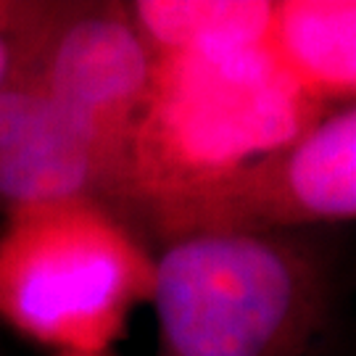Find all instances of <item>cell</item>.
I'll list each match as a JSON object with an SVG mask.
<instances>
[{
    "label": "cell",
    "mask_w": 356,
    "mask_h": 356,
    "mask_svg": "<svg viewBox=\"0 0 356 356\" xmlns=\"http://www.w3.org/2000/svg\"><path fill=\"white\" fill-rule=\"evenodd\" d=\"M327 111L269 42L156 58L127 145L124 216L151 227L288 148Z\"/></svg>",
    "instance_id": "6da1fadb"
},
{
    "label": "cell",
    "mask_w": 356,
    "mask_h": 356,
    "mask_svg": "<svg viewBox=\"0 0 356 356\" xmlns=\"http://www.w3.org/2000/svg\"><path fill=\"white\" fill-rule=\"evenodd\" d=\"M124 153L101 138L35 74L0 90V206L11 214L90 201L124 219Z\"/></svg>",
    "instance_id": "5b68a950"
},
{
    "label": "cell",
    "mask_w": 356,
    "mask_h": 356,
    "mask_svg": "<svg viewBox=\"0 0 356 356\" xmlns=\"http://www.w3.org/2000/svg\"><path fill=\"white\" fill-rule=\"evenodd\" d=\"M53 13L40 8L0 6V90L29 72Z\"/></svg>",
    "instance_id": "9c48e42d"
},
{
    "label": "cell",
    "mask_w": 356,
    "mask_h": 356,
    "mask_svg": "<svg viewBox=\"0 0 356 356\" xmlns=\"http://www.w3.org/2000/svg\"><path fill=\"white\" fill-rule=\"evenodd\" d=\"M127 11L153 56L166 58L267 42L275 0H135Z\"/></svg>",
    "instance_id": "ba28073f"
},
{
    "label": "cell",
    "mask_w": 356,
    "mask_h": 356,
    "mask_svg": "<svg viewBox=\"0 0 356 356\" xmlns=\"http://www.w3.org/2000/svg\"><path fill=\"white\" fill-rule=\"evenodd\" d=\"M156 356H309L330 269L298 229H198L153 256Z\"/></svg>",
    "instance_id": "7a4b0ae2"
},
{
    "label": "cell",
    "mask_w": 356,
    "mask_h": 356,
    "mask_svg": "<svg viewBox=\"0 0 356 356\" xmlns=\"http://www.w3.org/2000/svg\"><path fill=\"white\" fill-rule=\"evenodd\" d=\"M356 222V101L296 143L151 225L161 241L198 229H301Z\"/></svg>",
    "instance_id": "277c9868"
},
{
    "label": "cell",
    "mask_w": 356,
    "mask_h": 356,
    "mask_svg": "<svg viewBox=\"0 0 356 356\" xmlns=\"http://www.w3.org/2000/svg\"><path fill=\"white\" fill-rule=\"evenodd\" d=\"M61 356H82V354H61Z\"/></svg>",
    "instance_id": "30bf717a"
},
{
    "label": "cell",
    "mask_w": 356,
    "mask_h": 356,
    "mask_svg": "<svg viewBox=\"0 0 356 356\" xmlns=\"http://www.w3.org/2000/svg\"><path fill=\"white\" fill-rule=\"evenodd\" d=\"M151 291L153 256L101 204L19 211L0 235V317L61 354L103 356Z\"/></svg>",
    "instance_id": "3957f363"
},
{
    "label": "cell",
    "mask_w": 356,
    "mask_h": 356,
    "mask_svg": "<svg viewBox=\"0 0 356 356\" xmlns=\"http://www.w3.org/2000/svg\"><path fill=\"white\" fill-rule=\"evenodd\" d=\"M29 74L127 159L156 74V56L127 3L56 8Z\"/></svg>",
    "instance_id": "8992f818"
},
{
    "label": "cell",
    "mask_w": 356,
    "mask_h": 356,
    "mask_svg": "<svg viewBox=\"0 0 356 356\" xmlns=\"http://www.w3.org/2000/svg\"><path fill=\"white\" fill-rule=\"evenodd\" d=\"M267 42L314 98L356 101V0H275Z\"/></svg>",
    "instance_id": "52a82bcc"
}]
</instances>
